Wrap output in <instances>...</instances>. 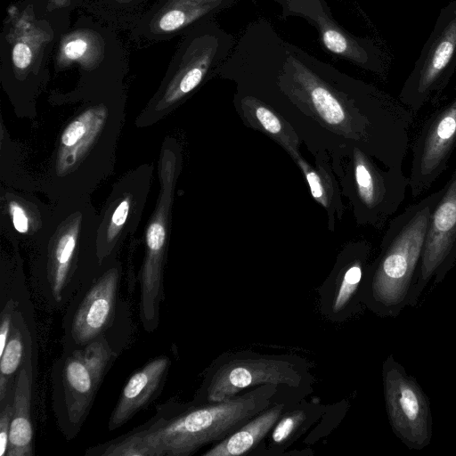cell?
I'll return each mask as SVG.
<instances>
[{"instance_id":"6da1fadb","label":"cell","mask_w":456,"mask_h":456,"mask_svg":"<svg viewBox=\"0 0 456 456\" xmlns=\"http://www.w3.org/2000/svg\"><path fill=\"white\" fill-rule=\"evenodd\" d=\"M284 63L236 87L261 99L295 129L314 156L357 147L385 167L402 168L413 113L373 85L287 42Z\"/></svg>"},{"instance_id":"7a4b0ae2","label":"cell","mask_w":456,"mask_h":456,"mask_svg":"<svg viewBox=\"0 0 456 456\" xmlns=\"http://www.w3.org/2000/svg\"><path fill=\"white\" fill-rule=\"evenodd\" d=\"M285 395L277 385L269 384L248 389L228 400L196 403L168 420H159L108 444L100 454L190 456L207 444L224 440L273 402L288 398Z\"/></svg>"},{"instance_id":"3957f363","label":"cell","mask_w":456,"mask_h":456,"mask_svg":"<svg viewBox=\"0 0 456 456\" xmlns=\"http://www.w3.org/2000/svg\"><path fill=\"white\" fill-rule=\"evenodd\" d=\"M444 187L407 207L393 218L370 262L364 278L363 304L381 317H395L408 306L431 214Z\"/></svg>"},{"instance_id":"277c9868","label":"cell","mask_w":456,"mask_h":456,"mask_svg":"<svg viewBox=\"0 0 456 456\" xmlns=\"http://www.w3.org/2000/svg\"><path fill=\"white\" fill-rule=\"evenodd\" d=\"M311 363L290 354H267L251 350L224 353L208 369L197 403L231 399L262 386L277 385L286 395L311 393Z\"/></svg>"},{"instance_id":"5b68a950","label":"cell","mask_w":456,"mask_h":456,"mask_svg":"<svg viewBox=\"0 0 456 456\" xmlns=\"http://www.w3.org/2000/svg\"><path fill=\"white\" fill-rule=\"evenodd\" d=\"M330 156L356 224L381 229L403 202L409 176L403 168H381L375 159L357 147Z\"/></svg>"},{"instance_id":"8992f818","label":"cell","mask_w":456,"mask_h":456,"mask_svg":"<svg viewBox=\"0 0 456 456\" xmlns=\"http://www.w3.org/2000/svg\"><path fill=\"white\" fill-rule=\"evenodd\" d=\"M128 61L118 31L88 13L61 36L52 57L56 71L77 69L84 83L120 78Z\"/></svg>"},{"instance_id":"52a82bcc","label":"cell","mask_w":456,"mask_h":456,"mask_svg":"<svg viewBox=\"0 0 456 456\" xmlns=\"http://www.w3.org/2000/svg\"><path fill=\"white\" fill-rule=\"evenodd\" d=\"M456 70V0L442 7L398 100L413 114L435 99Z\"/></svg>"},{"instance_id":"ba28073f","label":"cell","mask_w":456,"mask_h":456,"mask_svg":"<svg viewBox=\"0 0 456 456\" xmlns=\"http://www.w3.org/2000/svg\"><path fill=\"white\" fill-rule=\"evenodd\" d=\"M281 17L305 19L315 28L323 48L333 56L364 70L385 77L387 63L385 54L370 38L353 35L333 18L326 0H273Z\"/></svg>"},{"instance_id":"9c48e42d","label":"cell","mask_w":456,"mask_h":456,"mask_svg":"<svg viewBox=\"0 0 456 456\" xmlns=\"http://www.w3.org/2000/svg\"><path fill=\"white\" fill-rule=\"evenodd\" d=\"M386 409L393 431L410 449L421 450L432 436L428 398L393 355L382 365Z\"/></svg>"},{"instance_id":"30bf717a","label":"cell","mask_w":456,"mask_h":456,"mask_svg":"<svg viewBox=\"0 0 456 456\" xmlns=\"http://www.w3.org/2000/svg\"><path fill=\"white\" fill-rule=\"evenodd\" d=\"M456 263V169L444 186L428 224L419 265L410 292L408 306H415L434 279L438 284Z\"/></svg>"},{"instance_id":"8fae6325","label":"cell","mask_w":456,"mask_h":456,"mask_svg":"<svg viewBox=\"0 0 456 456\" xmlns=\"http://www.w3.org/2000/svg\"><path fill=\"white\" fill-rule=\"evenodd\" d=\"M456 147V95L423 122L411 148L409 187L412 197L427 191L446 169Z\"/></svg>"},{"instance_id":"7c38bea8","label":"cell","mask_w":456,"mask_h":456,"mask_svg":"<svg viewBox=\"0 0 456 456\" xmlns=\"http://www.w3.org/2000/svg\"><path fill=\"white\" fill-rule=\"evenodd\" d=\"M240 0H157L129 31L138 47L183 37Z\"/></svg>"},{"instance_id":"4fadbf2b","label":"cell","mask_w":456,"mask_h":456,"mask_svg":"<svg viewBox=\"0 0 456 456\" xmlns=\"http://www.w3.org/2000/svg\"><path fill=\"white\" fill-rule=\"evenodd\" d=\"M371 245L365 240L346 243L319 289L322 314L331 322H344L363 304V284Z\"/></svg>"},{"instance_id":"5bb4252c","label":"cell","mask_w":456,"mask_h":456,"mask_svg":"<svg viewBox=\"0 0 456 456\" xmlns=\"http://www.w3.org/2000/svg\"><path fill=\"white\" fill-rule=\"evenodd\" d=\"M111 354L104 341L95 340L66 360L63 386L71 421L78 423L87 413Z\"/></svg>"},{"instance_id":"9a60e30c","label":"cell","mask_w":456,"mask_h":456,"mask_svg":"<svg viewBox=\"0 0 456 456\" xmlns=\"http://www.w3.org/2000/svg\"><path fill=\"white\" fill-rule=\"evenodd\" d=\"M232 104L245 126L266 135L291 159L301 154L302 141L293 126L266 102L255 95L236 90Z\"/></svg>"},{"instance_id":"2e32d148","label":"cell","mask_w":456,"mask_h":456,"mask_svg":"<svg viewBox=\"0 0 456 456\" xmlns=\"http://www.w3.org/2000/svg\"><path fill=\"white\" fill-rule=\"evenodd\" d=\"M117 286L116 273H110L88 291L71 326V335L77 344L87 345L106 329L114 313Z\"/></svg>"},{"instance_id":"e0dca14e","label":"cell","mask_w":456,"mask_h":456,"mask_svg":"<svg viewBox=\"0 0 456 456\" xmlns=\"http://www.w3.org/2000/svg\"><path fill=\"white\" fill-rule=\"evenodd\" d=\"M314 158V166L302 154L294 157L292 160L303 174L312 197L326 211L328 230L334 232L336 219L341 220L346 211L341 188L332 169L329 152L320 151Z\"/></svg>"},{"instance_id":"ac0fdd59","label":"cell","mask_w":456,"mask_h":456,"mask_svg":"<svg viewBox=\"0 0 456 456\" xmlns=\"http://www.w3.org/2000/svg\"><path fill=\"white\" fill-rule=\"evenodd\" d=\"M168 366V358L160 356L149 362L130 377L110 415V430L124 425L150 402L164 380Z\"/></svg>"},{"instance_id":"d6986e66","label":"cell","mask_w":456,"mask_h":456,"mask_svg":"<svg viewBox=\"0 0 456 456\" xmlns=\"http://www.w3.org/2000/svg\"><path fill=\"white\" fill-rule=\"evenodd\" d=\"M297 403L277 400L224 440L214 444L203 456L252 455L262 444L281 415Z\"/></svg>"},{"instance_id":"ffe728a7","label":"cell","mask_w":456,"mask_h":456,"mask_svg":"<svg viewBox=\"0 0 456 456\" xmlns=\"http://www.w3.org/2000/svg\"><path fill=\"white\" fill-rule=\"evenodd\" d=\"M324 409L322 405L309 403L304 400L292 405L267 435L268 443L261 445L257 451L261 449L260 453L265 455L282 454V450L291 445L322 416Z\"/></svg>"},{"instance_id":"44dd1931","label":"cell","mask_w":456,"mask_h":456,"mask_svg":"<svg viewBox=\"0 0 456 456\" xmlns=\"http://www.w3.org/2000/svg\"><path fill=\"white\" fill-rule=\"evenodd\" d=\"M31 373L21 368L17 375L13 413L9 431L7 456L33 455V428L30 419Z\"/></svg>"},{"instance_id":"7402d4cb","label":"cell","mask_w":456,"mask_h":456,"mask_svg":"<svg viewBox=\"0 0 456 456\" xmlns=\"http://www.w3.org/2000/svg\"><path fill=\"white\" fill-rule=\"evenodd\" d=\"M149 0H82L80 9L113 28L130 31L148 10Z\"/></svg>"},{"instance_id":"603a6c76","label":"cell","mask_w":456,"mask_h":456,"mask_svg":"<svg viewBox=\"0 0 456 456\" xmlns=\"http://www.w3.org/2000/svg\"><path fill=\"white\" fill-rule=\"evenodd\" d=\"M22 333L13 327L10 332L4 352L0 354V400L3 403L10 378L18 370L23 358Z\"/></svg>"},{"instance_id":"cb8c5ba5","label":"cell","mask_w":456,"mask_h":456,"mask_svg":"<svg viewBox=\"0 0 456 456\" xmlns=\"http://www.w3.org/2000/svg\"><path fill=\"white\" fill-rule=\"evenodd\" d=\"M12 413L13 405L10 402H7L5 406L2 408L0 413V456L6 455Z\"/></svg>"},{"instance_id":"d4e9b609","label":"cell","mask_w":456,"mask_h":456,"mask_svg":"<svg viewBox=\"0 0 456 456\" xmlns=\"http://www.w3.org/2000/svg\"><path fill=\"white\" fill-rule=\"evenodd\" d=\"M14 309L15 303L12 300H10L2 311L0 323V354L4 352L8 338L10 336L11 321Z\"/></svg>"},{"instance_id":"484cf974","label":"cell","mask_w":456,"mask_h":456,"mask_svg":"<svg viewBox=\"0 0 456 456\" xmlns=\"http://www.w3.org/2000/svg\"><path fill=\"white\" fill-rule=\"evenodd\" d=\"M165 236V229L160 224L154 223L149 227L146 240L151 252H159L161 249Z\"/></svg>"},{"instance_id":"4316f807","label":"cell","mask_w":456,"mask_h":456,"mask_svg":"<svg viewBox=\"0 0 456 456\" xmlns=\"http://www.w3.org/2000/svg\"><path fill=\"white\" fill-rule=\"evenodd\" d=\"M86 127L83 122L78 120L72 122L62 134V143L65 146L74 145L83 136Z\"/></svg>"},{"instance_id":"83f0119b","label":"cell","mask_w":456,"mask_h":456,"mask_svg":"<svg viewBox=\"0 0 456 456\" xmlns=\"http://www.w3.org/2000/svg\"><path fill=\"white\" fill-rule=\"evenodd\" d=\"M11 213L12 216V222L15 229L19 232H26L28 231V218L21 208L17 204L12 203L10 206Z\"/></svg>"},{"instance_id":"f1b7e54d","label":"cell","mask_w":456,"mask_h":456,"mask_svg":"<svg viewBox=\"0 0 456 456\" xmlns=\"http://www.w3.org/2000/svg\"><path fill=\"white\" fill-rule=\"evenodd\" d=\"M128 211L129 201L126 200H123L113 213L112 223L117 226L122 225L126 220Z\"/></svg>"},{"instance_id":"f546056e","label":"cell","mask_w":456,"mask_h":456,"mask_svg":"<svg viewBox=\"0 0 456 456\" xmlns=\"http://www.w3.org/2000/svg\"><path fill=\"white\" fill-rule=\"evenodd\" d=\"M77 9L80 8L82 0H71Z\"/></svg>"}]
</instances>
